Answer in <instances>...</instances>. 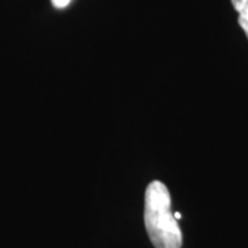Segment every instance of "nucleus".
I'll return each mask as SVG.
<instances>
[{
  "label": "nucleus",
  "mask_w": 248,
  "mask_h": 248,
  "mask_svg": "<svg viewBox=\"0 0 248 248\" xmlns=\"http://www.w3.org/2000/svg\"><path fill=\"white\" fill-rule=\"evenodd\" d=\"M143 219L155 248L182 247V232L178 219L171 213L169 187L160 181H153L146 187Z\"/></svg>",
  "instance_id": "nucleus-1"
},
{
  "label": "nucleus",
  "mask_w": 248,
  "mask_h": 248,
  "mask_svg": "<svg viewBox=\"0 0 248 248\" xmlns=\"http://www.w3.org/2000/svg\"><path fill=\"white\" fill-rule=\"evenodd\" d=\"M232 4L239 14V25L248 37V0H232Z\"/></svg>",
  "instance_id": "nucleus-2"
},
{
  "label": "nucleus",
  "mask_w": 248,
  "mask_h": 248,
  "mask_svg": "<svg viewBox=\"0 0 248 248\" xmlns=\"http://www.w3.org/2000/svg\"><path fill=\"white\" fill-rule=\"evenodd\" d=\"M51 3L55 9H65L71 3V0H51Z\"/></svg>",
  "instance_id": "nucleus-3"
},
{
  "label": "nucleus",
  "mask_w": 248,
  "mask_h": 248,
  "mask_svg": "<svg viewBox=\"0 0 248 248\" xmlns=\"http://www.w3.org/2000/svg\"><path fill=\"white\" fill-rule=\"evenodd\" d=\"M174 217H175L177 219H179V218H181V214H179V213H175V214H174Z\"/></svg>",
  "instance_id": "nucleus-4"
}]
</instances>
